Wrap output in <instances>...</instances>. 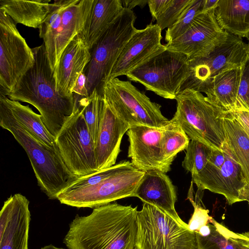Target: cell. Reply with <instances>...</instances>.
I'll list each match as a JSON object with an SVG mask.
<instances>
[{
    "label": "cell",
    "instance_id": "cell-4",
    "mask_svg": "<svg viewBox=\"0 0 249 249\" xmlns=\"http://www.w3.org/2000/svg\"><path fill=\"white\" fill-rule=\"evenodd\" d=\"M175 100L176 111L171 120L182 129L190 140L221 149L225 142L224 119L229 113L200 92L185 90L178 92Z\"/></svg>",
    "mask_w": 249,
    "mask_h": 249
},
{
    "label": "cell",
    "instance_id": "cell-46",
    "mask_svg": "<svg viewBox=\"0 0 249 249\" xmlns=\"http://www.w3.org/2000/svg\"></svg>",
    "mask_w": 249,
    "mask_h": 249
},
{
    "label": "cell",
    "instance_id": "cell-43",
    "mask_svg": "<svg viewBox=\"0 0 249 249\" xmlns=\"http://www.w3.org/2000/svg\"><path fill=\"white\" fill-rule=\"evenodd\" d=\"M196 232L203 237L209 236L211 233L210 223L201 227Z\"/></svg>",
    "mask_w": 249,
    "mask_h": 249
},
{
    "label": "cell",
    "instance_id": "cell-26",
    "mask_svg": "<svg viewBox=\"0 0 249 249\" xmlns=\"http://www.w3.org/2000/svg\"><path fill=\"white\" fill-rule=\"evenodd\" d=\"M77 0H55L51 3L50 11L39 29V36L43 40L51 68L54 73L57 67L56 42L63 11Z\"/></svg>",
    "mask_w": 249,
    "mask_h": 249
},
{
    "label": "cell",
    "instance_id": "cell-7",
    "mask_svg": "<svg viewBox=\"0 0 249 249\" xmlns=\"http://www.w3.org/2000/svg\"><path fill=\"white\" fill-rule=\"evenodd\" d=\"M132 10L124 8L108 29L91 50V59L85 73L89 96L96 89L103 96L104 88L124 45L137 31Z\"/></svg>",
    "mask_w": 249,
    "mask_h": 249
},
{
    "label": "cell",
    "instance_id": "cell-10",
    "mask_svg": "<svg viewBox=\"0 0 249 249\" xmlns=\"http://www.w3.org/2000/svg\"><path fill=\"white\" fill-rule=\"evenodd\" d=\"M55 142L64 162L75 176L83 177L98 171L95 143L75 100L74 112Z\"/></svg>",
    "mask_w": 249,
    "mask_h": 249
},
{
    "label": "cell",
    "instance_id": "cell-5",
    "mask_svg": "<svg viewBox=\"0 0 249 249\" xmlns=\"http://www.w3.org/2000/svg\"><path fill=\"white\" fill-rule=\"evenodd\" d=\"M137 224L135 249H200L188 224L154 205L143 203Z\"/></svg>",
    "mask_w": 249,
    "mask_h": 249
},
{
    "label": "cell",
    "instance_id": "cell-2",
    "mask_svg": "<svg viewBox=\"0 0 249 249\" xmlns=\"http://www.w3.org/2000/svg\"><path fill=\"white\" fill-rule=\"evenodd\" d=\"M32 50L34 64L8 97L34 106L39 111L45 127L55 138L74 112V97L63 96L57 91L44 44Z\"/></svg>",
    "mask_w": 249,
    "mask_h": 249
},
{
    "label": "cell",
    "instance_id": "cell-22",
    "mask_svg": "<svg viewBox=\"0 0 249 249\" xmlns=\"http://www.w3.org/2000/svg\"><path fill=\"white\" fill-rule=\"evenodd\" d=\"M93 2V0H77L63 11L56 42L57 66L64 50L84 30Z\"/></svg>",
    "mask_w": 249,
    "mask_h": 249
},
{
    "label": "cell",
    "instance_id": "cell-19",
    "mask_svg": "<svg viewBox=\"0 0 249 249\" xmlns=\"http://www.w3.org/2000/svg\"><path fill=\"white\" fill-rule=\"evenodd\" d=\"M104 101L102 117L95 144L98 171L116 164L123 137L130 127L119 118L105 99Z\"/></svg>",
    "mask_w": 249,
    "mask_h": 249
},
{
    "label": "cell",
    "instance_id": "cell-1",
    "mask_svg": "<svg viewBox=\"0 0 249 249\" xmlns=\"http://www.w3.org/2000/svg\"><path fill=\"white\" fill-rule=\"evenodd\" d=\"M137 206L109 203L76 215L63 243L68 249H135Z\"/></svg>",
    "mask_w": 249,
    "mask_h": 249
},
{
    "label": "cell",
    "instance_id": "cell-25",
    "mask_svg": "<svg viewBox=\"0 0 249 249\" xmlns=\"http://www.w3.org/2000/svg\"><path fill=\"white\" fill-rule=\"evenodd\" d=\"M241 67L226 71L213 79L208 99L227 113L234 111L241 78Z\"/></svg>",
    "mask_w": 249,
    "mask_h": 249
},
{
    "label": "cell",
    "instance_id": "cell-11",
    "mask_svg": "<svg viewBox=\"0 0 249 249\" xmlns=\"http://www.w3.org/2000/svg\"><path fill=\"white\" fill-rule=\"evenodd\" d=\"M144 173L130 161L124 168L95 185L61 191L57 199L61 204L71 207L94 209L134 196Z\"/></svg>",
    "mask_w": 249,
    "mask_h": 249
},
{
    "label": "cell",
    "instance_id": "cell-28",
    "mask_svg": "<svg viewBox=\"0 0 249 249\" xmlns=\"http://www.w3.org/2000/svg\"><path fill=\"white\" fill-rule=\"evenodd\" d=\"M224 124L225 142L249 185V135L230 113L224 118Z\"/></svg>",
    "mask_w": 249,
    "mask_h": 249
},
{
    "label": "cell",
    "instance_id": "cell-34",
    "mask_svg": "<svg viewBox=\"0 0 249 249\" xmlns=\"http://www.w3.org/2000/svg\"><path fill=\"white\" fill-rule=\"evenodd\" d=\"M130 161H122L114 165L91 174L78 177L63 191L78 189L95 185L126 166Z\"/></svg>",
    "mask_w": 249,
    "mask_h": 249
},
{
    "label": "cell",
    "instance_id": "cell-32",
    "mask_svg": "<svg viewBox=\"0 0 249 249\" xmlns=\"http://www.w3.org/2000/svg\"><path fill=\"white\" fill-rule=\"evenodd\" d=\"M213 148L196 140H190L186 149V153L182 166L192 175L196 174L206 166Z\"/></svg>",
    "mask_w": 249,
    "mask_h": 249
},
{
    "label": "cell",
    "instance_id": "cell-45",
    "mask_svg": "<svg viewBox=\"0 0 249 249\" xmlns=\"http://www.w3.org/2000/svg\"><path fill=\"white\" fill-rule=\"evenodd\" d=\"M246 38H247V39L248 40V43H247V53H248V55L249 56V34L248 35V36H247Z\"/></svg>",
    "mask_w": 249,
    "mask_h": 249
},
{
    "label": "cell",
    "instance_id": "cell-20",
    "mask_svg": "<svg viewBox=\"0 0 249 249\" xmlns=\"http://www.w3.org/2000/svg\"><path fill=\"white\" fill-rule=\"evenodd\" d=\"M134 196L143 203L154 205L176 218L181 219L175 208L177 200L176 187L166 173L160 170L145 171Z\"/></svg>",
    "mask_w": 249,
    "mask_h": 249
},
{
    "label": "cell",
    "instance_id": "cell-6",
    "mask_svg": "<svg viewBox=\"0 0 249 249\" xmlns=\"http://www.w3.org/2000/svg\"><path fill=\"white\" fill-rule=\"evenodd\" d=\"M247 56V45L242 38L225 31L222 38L209 53L188 59V77L178 92L191 90L206 95L217 75L241 67Z\"/></svg>",
    "mask_w": 249,
    "mask_h": 249
},
{
    "label": "cell",
    "instance_id": "cell-29",
    "mask_svg": "<svg viewBox=\"0 0 249 249\" xmlns=\"http://www.w3.org/2000/svg\"><path fill=\"white\" fill-rule=\"evenodd\" d=\"M1 98L10 109L16 120L24 126L45 145L51 148H56L53 137L44 124L40 114L35 113L28 106H24L18 101H14L2 94Z\"/></svg>",
    "mask_w": 249,
    "mask_h": 249
},
{
    "label": "cell",
    "instance_id": "cell-8",
    "mask_svg": "<svg viewBox=\"0 0 249 249\" xmlns=\"http://www.w3.org/2000/svg\"><path fill=\"white\" fill-rule=\"evenodd\" d=\"M188 75L187 56L165 48L126 76L130 81L142 84L147 90L165 99H175Z\"/></svg>",
    "mask_w": 249,
    "mask_h": 249
},
{
    "label": "cell",
    "instance_id": "cell-9",
    "mask_svg": "<svg viewBox=\"0 0 249 249\" xmlns=\"http://www.w3.org/2000/svg\"><path fill=\"white\" fill-rule=\"evenodd\" d=\"M103 97L114 114L130 126L161 128L170 123L162 114L161 106L152 102L130 81L118 78L108 80L104 88Z\"/></svg>",
    "mask_w": 249,
    "mask_h": 249
},
{
    "label": "cell",
    "instance_id": "cell-33",
    "mask_svg": "<svg viewBox=\"0 0 249 249\" xmlns=\"http://www.w3.org/2000/svg\"><path fill=\"white\" fill-rule=\"evenodd\" d=\"M204 0H192L176 22L167 28L165 40L168 43L184 34L191 27L196 16L201 12Z\"/></svg>",
    "mask_w": 249,
    "mask_h": 249
},
{
    "label": "cell",
    "instance_id": "cell-41",
    "mask_svg": "<svg viewBox=\"0 0 249 249\" xmlns=\"http://www.w3.org/2000/svg\"><path fill=\"white\" fill-rule=\"evenodd\" d=\"M147 0H122L124 8L132 10L136 6L143 8L148 3Z\"/></svg>",
    "mask_w": 249,
    "mask_h": 249
},
{
    "label": "cell",
    "instance_id": "cell-18",
    "mask_svg": "<svg viewBox=\"0 0 249 249\" xmlns=\"http://www.w3.org/2000/svg\"><path fill=\"white\" fill-rule=\"evenodd\" d=\"M91 56V50L84 36L81 33L78 34L64 50L54 71L56 89L59 94L73 96L72 89L79 75L85 71Z\"/></svg>",
    "mask_w": 249,
    "mask_h": 249
},
{
    "label": "cell",
    "instance_id": "cell-38",
    "mask_svg": "<svg viewBox=\"0 0 249 249\" xmlns=\"http://www.w3.org/2000/svg\"><path fill=\"white\" fill-rule=\"evenodd\" d=\"M171 0H151L147 4L152 17L157 19L158 17L165 10Z\"/></svg>",
    "mask_w": 249,
    "mask_h": 249
},
{
    "label": "cell",
    "instance_id": "cell-39",
    "mask_svg": "<svg viewBox=\"0 0 249 249\" xmlns=\"http://www.w3.org/2000/svg\"><path fill=\"white\" fill-rule=\"evenodd\" d=\"M230 114L239 123L249 135V111L246 110L237 109Z\"/></svg>",
    "mask_w": 249,
    "mask_h": 249
},
{
    "label": "cell",
    "instance_id": "cell-23",
    "mask_svg": "<svg viewBox=\"0 0 249 249\" xmlns=\"http://www.w3.org/2000/svg\"><path fill=\"white\" fill-rule=\"evenodd\" d=\"M214 15L224 31L241 38L249 34V0H218Z\"/></svg>",
    "mask_w": 249,
    "mask_h": 249
},
{
    "label": "cell",
    "instance_id": "cell-30",
    "mask_svg": "<svg viewBox=\"0 0 249 249\" xmlns=\"http://www.w3.org/2000/svg\"><path fill=\"white\" fill-rule=\"evenodd\" d=\"M190 142L189 138L182 129L170 120L165 126L162 142L164 162L169 171L176 155L186 150Z\"/></svg>",
    "mask_w": 249,
    "mask_h": 249
},
{
    "label": "cell",
    "instance_id": "cell-17",
    "mask_svg": "<svg viewBox=\"0 0 249 249\" xmlns=\"http://www.w3.org/2000/svg\"><path fill=\"white\" fill-rule=\"evenodd\" d=\"M161 31L156 24H150L143 29H137L121 51L108 81L126 75L151 56L165 49V45L161 43Z\"/></svg>",
    "mask_w": 249,
    "mask_h": 249
},
{
    "label": "cell",
    "instance_id": "cell-24",
    "mask_svg": "<svg viewBox=\"0 0 249 249\" xmlns=\"http://www.w3.org/2000/svg\"><path fill=\"white\" fill-rule=\"evenodd\" d=\"M51 0H0V10L16 23L39 28L50 9Z\"/></svg>",
    "mask_w": 249,
    "mask_h": 249
},
{
    "label": "cell",
    "instance_id": "cell-12",
    "mask_svg": "<svg viewBox=\"0 0 249 249\" xmlns=\"http://www.w3.org/2000/svg\"><path fill=\"white\" fill-rule=\"evenodd\" d=\"M34 62L32 50L16 23L0 10V94L8 97Z\"/></svg>",
    "mask_w": 249,
    "mask_h": 249
},
{
    "label": "cell",
    "instance_id": "cell-44",
    "mask_svg": "<svg viewBox=\"0 0 249 249\" xmlns=\"http://www.w3.org/2000/svg\"><path fill=\"white\" fill-rule=\"evenodd\" d=\"M40 249H65L64 248H58L57 247H55L52 244L45 246L42 248H41Z\"/></svg>",
    "mask_w": 249,
    "mask_h": 249
},
{
    "label": "cell",
    "instance_id": "cell-35",
    "mask_svg": "<svg viewBox=\"0 0 249 249\" xmlns=\"http://www.w3.org/2000/svg\"><path fill=\"white\" fill-rule=\"evenodd\" d=\"M191 1L192 0H171L165 10L157 18L156 24L161 30L171 27Z\"/></svg>",
    "mask_w": 249,
    "mask_h": 249
},
{
    "label": "cell",
    "instance_id": "cell-27",
    "mask_svg": "<svg viewBox=\"0 0 249 249\" xmlns=\"http://www.w3.org/2000/svg\"><path fill=\"white\" fill-rule=\"evenodd\" d=\"M210 226L208 236L196 232L200 249H249V232H234L213 218Z\"/></svg>",
    "mask_w": 249,
    "mask_h": 249
},
{
    "label": "cell",
    "instance_id": "cell-13",
    "mask_svg": "<svg viewBox=\"0 0 249 249\" xmlns=\"http://www.w3.org/2000/svg\"><path fill=\"white\" fill-rule=\"evenodd\" d=\"M192 178L198 190H208L222 195L229 205L243 201L249 203V185L228 146L224 163L214 165L208 162L200 172L192 175Z\"/></svg>",
    "mask_w": 249,
    "mask_h": 249
},
{
    "label": "cell",
    "instance_id": "cell-3",
    "mask_svg": "<svg viewBox=\"0 0 249 249\" xmlns=\"http://www.w3.org/2000/svg\"><path fill=\"white\" fill-rule=\"evenodd\" d=\"M0 125L8 130L25 150L38 185L49 199H57L58 195L78 178L68 169L57 148L43 144L18 122L0 97Z\"/></svg>",
    "mask_w": 249,
    "mask_h": 249
},
{
    "label": "cell",
    "instance_id": "cell-42",
    "mask_svg": "<svg viewBox=\"0 0 249 249\" xmlns=\"http://www.w3.org/2000/svg\"><path fill=\"white\" fill-rule=\"evenodd\" d=\"M218 0H204L202 11L214 9Z\"/></svg>",
    "mask_w": 249,
    "mask_h": 249
},
{
    "label": "cell",
    "instance_id": "cell-36",
    "mask_svg": "<svg viewBox=\"0 0 249 249\" xmlns=\"http://www.w3.org/2000/svg\"><path fill=\"white\" fill-rule=\"evenodd\" d=\"M249 111V56L241 68V78L235 110Z\"/></svg>",
    "mask_w": 249,
    "mask_h": 249
},
{
    "label": "cell",
    "instance_id": "cell-31",
    "mask_svg": "<svg viewBox=\"0 0 249 249\" xmlns=\"http://www.w3.org/2000/svg\"><path fill=\"white\" fill-rule=\"evenodd\" d=\"M73 95L81 107L83 117L95 144L104 107V97L98 93L96 89L88 97H82L75 94Z\"/></svg>",
    "mask_w": 249,
    "mask_h": 249
},
{
    "label": "cell",
    "instance_id": "cell-37",
    "mask_svg": "<svg viewBox=\"0 0 249 249\" xmlns=\"http://www.w3.org/2000/svg\"><path fill=\"white\" fill-rule=\"evenodd\" d=\"M189 199L194 207V211L189 221L188 227L190 231L197 232L201 227L212 223L213 218L209 215L208 210L203 208L192 198Z\"/></svg>",
    "mask_w": 249,
    "mask_h": 249
},
{
    "label": "cell",
    "instance_id": "cell-16",
    "mask_svg": "<svg viewBox=\"0 0 249 249\" xmlns=\"http://www.w3.org/2000/svg\"><path fill=\"white\" fill-rule=\"evenodd\" d=\"M29 201L20 194L11 196L0 213V249H28Z\"/></svg>",
    "mask_w": 249,
    "mask_h": 249
},
{
    "label": "cell",
    "instance_id": "cell-21",
    "mask_svg": "<svg viewBox=\"0 0 249 249\" xmlns=\"http://www.w3.org/2000/svg\"><path fill=\"white\" fill-rule=\"evenodd\" d=\"M124 8L122 0H93L89 18L81 33L90 50Z\"/></svg>",
    "mask_w": 249,
    "mask_h": 249
},
{
    "label": "cell",
    "instance_id": "cell-15",
    "mask_svg": "<svg viewBox=\"0 0 249 249\" xmlns=\"http://www.w3.org/2000/svg\"><path fill=\"white\" fill-rule=\"evenodd\" d=\"M165 126L157 128L135 125L127 131L129 143L128 157L138 169L144 172L151 170L169 172L164 164L162 147Z\"/></svg>",
    "mask_w": 249,
    "mask_h": 249
},
{
    "label": "cell",
    "instance_id": "cell-40",
    "mask_svg": "<svg viewBox=\"0 0 249 249\" xmlns=\"http://www.w3.org/2000/svg\"><path fill=\"white\" fill-rule=\"evenodd\" d=\"M86 83L87 77L84 71L79 75L72 89V93L82 97L89 96Z\"/></svg>",
    "mask_w": 249,
    "mask_h": 249
},
{
    "label": "cell",
    "instance_id": "cell-14",
    "mask_svg": "<svg viewBox=\"0 0 249 249\" xmlns=\"http://www.w3.org/2000/svg\"><path fill=\"white\" fill-rule=\"evenodd\" d=\"M225 33L217 23L214 9H211L198 14L184 34L164 45L166 49L192 59L209 53Z\"/></svg>",
    "mask_w": 249,
    "mask_h": 249
}]
</instances>
